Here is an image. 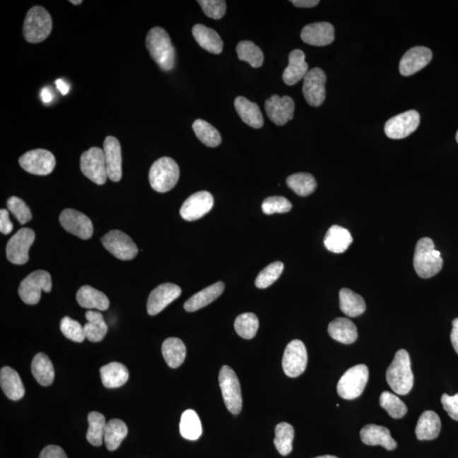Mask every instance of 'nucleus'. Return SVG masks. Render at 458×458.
<instances>
[{
    "instance_id": "nucleus-1",
    "label": "nucleus",
    "mask_w": 458,
    "mask_h": 458,
    "mask_svg": "<svg viewBox=\"0 0 458 458\" xmlns=\"http://www.w3.org/2000/svg\"><path fill=\"white\" fill-rule=\"evenodd\" d=\"M146 48L161 70L169 71L175 66V49L171 38L163 28H152L146 36Z\"/></svg>"
},
{
    "instance_id": "nucleus-2",
    "label": "nucleus",
    "mask_w": 458,
    "mask_h": 458,
    "mask_svg": "<svg viewBox=\"0 0 458 458\" xmlns=\"http://www.w3.org/2000/svg\"><path fill=\"white\" fill-rule=\"evenodd\" d=\"M386 380L394 393L405 396L413 389L414 377L411 359L405 350L398 351L386 371Z\"/></svg>"
},
{
    "instance_id": "nucleus-3",
    "label": "nucleus",
    "mask_w": 458,
    "mask_h": 458,
    "mask_svg": "<svg viewBox=\"0 0 458 458\" xmlns=\"http://www.w3.org/2000/svg\"><path fill=\"white\" fill-rule=\"evenodd\" d=\"M413 266L416 273L422 278H430L439 274L443 266V259L435 249L430 237H423L416 245Z\"/></svg>"
},
{
    "instance_id": "nucleus-4",
    "label": "nucleus",
    "mask_w": 458,
    "mask_h": 458,
    "mask_svg": "<svg viewBox=\"0 0 458 458\" xmlns=\"http://www.w3.org/2000/svg\"><path fill=\"white\" fill-rule=\"evenodd\" d=\"M180 170L175 160L163 157L151 165L148 180L151 188L159 193L172 189L180 180Z\"/></svg>"
},
{
    "instance_id": "nucleus-5",
    "label": "nucleus",
    "mask_w": 458,
    "mask_h": 458,
    "mask_svg": "<svg viewBox=\"0 0 458 458\" xmlns=\"http://www.w3.org/2000/svg\"><path fill=\"white\" fill-rule=\"evenodd\" d=\"M52 28V18L49 12L41 6H34L25 16L23 35L28 42L37 44L49 36Z\"/></svg>"
},
{
    "instance_id": "nucleus-6",
    "label": "nucleus",
    "mask_w": 458,
    "mask_h": 458,
    "mask_svg": "<svg viewBox=\"0 0 458 458\" xmlns=\"http://www.w3.org/2000/svg\"><path fill=\"white\" fill-rule=\"evenodd\" d=\"M368 376L369 372L366 365H356L348 369L339 380L337 385L339 396L346 400H353L359 397L366 387Z\"/></svg>"
},
{
    "instance_id": "nucleus-7",
    "label": "nucleus",
    "mask_w": 458,
    "mask_h": 458,
    "mask_svg": "<svg viewBox=\"0 0 458 458\" xmlns=\"http://www.w3.org/2000/svg\"><path fill=\"white\" fill-rule=\"evenodd\" d=\"M52 290V280L48 271L37 270L29 274L20 283L18 294L23 303L36 305L41 299V292L49 293Z\"/></svg>"
},
{
    "instance_id": "nucleus-8",
    "label": "nucleus",
    "mask_w": 458,
    "mask_h": 458,
    "mask_svg": "<svg viewBox=\"0 0 458 458\" xmlns=\"http://www.w3.org/2000/svg\"><path fill=\"white\" fill-rule=\"evenodd\" d=\"M219 384L227 409L233 414H239L243 400L239 379L231 368L223 366L221 368Z\"/></svg>"
},
{
    "instance_id": "nucleus-9",
    "label": "nucleus",
    "mask_w": 458,
    "mask_h": 458,
    "mask_svg": "<svg viewBox=\"0 0 458 458\" xmlns=\"http://www.w3.org/2000/svg\"><path fill=\"white\" fill-rule=\"evenodd\" d=\"M80 168L83 175L98 185H103L107 180L104 151L100 148L92 147L83 152Z\"/></svg>"
},
{
    "instance_id": "nucleus-10",
    "label": "nucleus",
    "mask_w": 458,
    "mask_h": 458,
    "mask_svg": "<svg viewBox=\"0 0 458 458\" xmlns=\"http://www.w3.org/2000/svg\"><path fill=\"white\" fill-rule=\"evenodd\" d=\"M35 240V233L29 228H20L6 246V257L13 264L23 265L29 261V249Z\"/></svg>"
},
{
    "instance_id": "nucleus-11",
    "label": "nucleus",
    "mask_w": 458,
    "mask_h": 458,
    "mask_svg": "<svg viewBox=\"0 0 458 458\" xmlns=\"http://www.w3.org/2000/svg\"><path fill=\"white\" fill-rule=\"evenodd\" d=\"M101 241L105 248L119 260H133L138 254V246L129 235L120 230L106 233Z\"/></svg>"
},
{
    "instance_id": "nucleus-12",
    "label": "nucleus",
    "mask_w": 458,
    "mask_h": 458,
    "mask_svg": "<svg viewBox=\"0 0 458 458\" xmlns=\"http://www.w3.org/2000/svg\"><path fill=\"white\" fill-rule=\"evenodd\" d=\"M21 168L33 175L46 176L54 171L57 160L49 151L37 148L25 153L19 159Z\"/></svg>"
},
{
    "instance_id": "nucleus-13",
    "label": "nucleus",
    "mask_w": 458,
    "mask_h": 458,
    "mask_svg": "<svg viewBox=\"0 0 458 458\" xmlns=\"http://www.w3.org/2000/svg\"><path fill=\"white\" fill-rule=\"evenodd\" d=\"M307 365V351L304 343L295 339L284 351L282 366L286 375L290 377H296L303 375Z\"/></svg>"
},
{
    "instance_id": "nucleus-14",
    "label": "nucleus",
    "mask_w": 458,
    "mask_h": 458,
    "mask_svg": "<svg viewBox=\"0 0 458 458\" xmlns=\"http://www.w3.org/2000/svg\"><path fill=\"white\" fill-rule=\"evenodd\" d=\"M327 76L321 68L310 70L304 78L303 92L305 100L313 107H319L326 98Z\"/></svg>"
},
{
    "instance_id": "nucleus-15",
    "label": "nucleus",
    "mask_w": 458,
    "mask_h": 458,
    "mask_svg": "<svg viewBox=\"0 0 458 458\" xmlns=\"http://www.w3.org/2000/svg\"><path fill=\"white\" fill-rule=\"evenodd\" d=\"M420 123V114L416 110L397 114L385 123L384 133L392 139H402L417 130Z\"/></svg>"
},
{
    "instance_id": "nucleus-16",
    "label": "nucleus",
    "mask_w": 458,
    "mask_h": 458,
    "mask_svg": "<svg viewBox=\"0 0 458 458\" xmlns=\"http://www.w3.org/2000/svg\"><path fill=\"white\" fill-rule=\"evenodd\" d=\"M214 205L213 196L207 191H199L186 199L180 208L182 218L189 222L203 218Z\"/></svg>"
},
{
    "instance_id": "nucleus-17",
    "label": "nucleus",
    "mask_w": 458,
    "mask_h": 458,
    "mask_svg": "<svg viewBox=\"0 0 458 458\" xmlns=\"http://www.w3.org/2000/svg\"><path fill=\"white\" fill-rule=\"evenodd\" d=\"M59 223L68 233L82 240H88L93 235V226L86 215L74 209H66L59 216Z\"/></svg>"
},
{
    "instance_id": "nucleus-18",
    "label": "nucleus",
    "mask_w": 458,
    "mask_h": 458,
    "mask_svg": "<svg viewBox=\"0 0 458 458\" xmlns=\"http://www.w3.org/2000/svg\"><path fill=\"white\" fill-rule=\"evenodd\" d=\"M182 294V290L177 284L165 283L160 284L153 290L147 301V312L148 315L155 316L178 298Z\"/></svg>"
},
{
    "instance_id": "nucleus-19",
    "label": "nucleus",
    "mask_w": 458,
    "mask_h": 458,
    "mask_svg": "<svg viewBox=\"0 0 458 458\" xmlns=\"http://www.w3.org/2000/svg\"><path fill=\"white\" fill-rule=\"evenodd\" d=\"M265 110L271 122L283 126L294 117L295 102L290 96L274 95L266 100Z\"/></svg>"
},
{
    "instance_id": "nucleus-20",
    "label": "nucleus",
    "mask_w": 458,
    "mask_h": 458,
    "mask_svg": "<svg viewBox=\"0 0 458 458\" xmlns=\"http://www.w3.org/2000/svg\"><path fill=\"white\" fill-rule=\"evenodd\" d=\"M433 57L430 49L424 46H416L407 50L403 55L399 70L402 76H409L423 69L431 61Z\"/></svg>"
},
{
    "instance_id": "nucleus-21",
    "label": "nucleus",
    "mask_w": 458,
    "mask_h": 458,
    "mask_svg": "<svg viewBox=\"0 0 458 458\" xmlns=\"http://www.w3.org/2000/svg\"><path fill=\"white\" fill-rule=\"evenodd\" d=\"M104 154L106 171L110 180L119 182L122 180V148L117 138L106 137L104 142Z\"/></svg>"
},
{
    "instance_id": "nucleus-22",
    "label": "nucleus",
    "mask_w": 458,
    "mask_h": 458,
    "mask_svg": "<svg viewBox=\"0 0 458 458\" xmlns=\"http://www.w3.org/2000/svg\"><path fill=\"white\" fill-rule=\"evenodd\" d=\"M305 44L312 46H326L334 40V28L329 23H316L305 25L300 33Z\"/></svg>"
},
{
    "instance_id": "nucleus-23",
    "label": "nucleus",
    "mask_w": 458,
    "mask_h": 458,
    "mask_svg": "<svg viewBox=\"0 0 458 458\" xmlns=\"http://www.w3.org/2000/svg\"><path fill=\"white\" fill-rule=\"evenodd\" d=\"M360 439L364 444L368 445H381L388 451H392L397 447L387 428L368 424L360 432Z\"/></svg>"
},
{
    "instance_id": "nucleus-24",
    "label": "nucleus",
    "mask_w": 458,
    "mask_h": 458,
    "mask_svg": "<svg viewBox=\"0 0 458 458\" xmlns=\"http://www.w3.org/2000/svg\"><path fill=\"white\" fill-rule=\"evenodd\" d=\"M308 71V64L305 62L303 51L294 49L288 55V65L283 74V82L288 86H293L304 79Z\"/></svg>"
},
{
    "instance_id": "nucleus-25",
    "label": "nucleus",
    "mask_w": 458,
    "mask_h": 458,
    "mask_svg": "<svg viewBox=\"0 0 458 458\" xmlns=\"http://www.w3.org/2000/svg\"><path fill=\"white\" fill-rule=\"evenodd\" d=\"M0 385L3 392L12 401H19L25 396V387L15 369L4 367L0 372Z\"/></svg>"
},
{
    "instance_id": "nucleus-26",
    "label": "nucleus",
    "mask_w": 458,
    "mask_h": 458,
    "mask_svg": "<svg viewBox=\"0 0 458 458\" xmlns=\"http://www.w3.org/2000/svg\"><path fill=\"white\" fill-rule=\"evenodd\" d=\"M192 33L195 41L202 49L214 54L223 52V42L215 30L202 24H196L194 25Z\"/></svg>"
},
{
    "instance_id": "nucleus-27",
    "label": "nucleus",
    "mask_w": 458,
    "mask_h": 458,
    "mask_svg": "<svg viewBox=\"0 0 458 458\" xmlns=\"http://www.w3.org/2000/svg\"><path fill=\"white\" fill-rule=\"evenodd\" d=\"M224 283L218 282L211 284V286L204 288L201 291L196 293L184 303L185 311L194 312L198 310L206 307L218 298L224 290Z\"/></svg>"
},
{
    "instance_id": "nucleus-28",
    "label": "nucleus",
    "mask_w": 458,
    "mask_h": 458,
    "mask_svg": "<svg viewBox=\"0 0 458 458\" xmlns=\"http://www.w3.org/2000/svg\"><path fill=\"white\" fill-rule=\"evenodd\" d=\"M330 337L339 343L350 345L358 339V329L350 319L338 317L330 322L328 328Z\"/></svg>"
},
{
    "instance_id": "nucleus-29",
    "label": "nucleus",
    "mask_w": 458,
    "mask_h": 458,
    "mask_svg": "<svg viewBox=\"0 0 458 458\" xmlns=\"http://www.w3.org/2000/svg\"><path fill=\"white\" fill-rule=\"evenodd\" d=\"M102 383L106 388H119L124 385L129 377V372L124 365L117 362L105 365L100 370Z\"/></svg>"
},
{
    "instance_id": "nucleus-30",
    "label": "nucleus",
    "mask_w": 458,
    "mask_h": 458,
    "mask_svg": "<svg viewBox=\"0 0 458 458\" xmlns=\"http://www.w3.org/2000/svg\"><path fill=\"white\" fill-rule=\"evenodd\" d=\"M235 107L240 117L246 124L253 129H261L264 123L260 108L256 103L249 101L245 97H237Z\"/></svg>"
},
{
    "instance_id": "nucleus-31",
    "label": "nucleus",
    "mask_w": 458,
    "mask_h": 458,
    "mask_svg": "<svg viewBox=\"0 0 458 458\" xmlns=\"http://www.w3.org/2000/svg\"><path fill=\"white\" fill-rule=\"evenodd\" d=\"M440 430L441 422L438 414L433 411H426L420 416L415 433L418 440H430L438 437Z\"/></svg>"
},
{
    "instance_id": "nucleus-32",
    "label": "nucleus",
    "mask_w": 458,
    "mask_h": 458,
    "mask_svg": "<svg viewBox=\"0 0 458 458\" xmlns=\"http://www.w3.org/2000/svg\"><path fill=\"white\" fill-rule=\"evenodd\" d=\"M76 300L81 307L105 311L110 307V301L103 292L89 286L81 287L76 293Z\"/></svg>"
},
{
    "instance_id": "nucleus-33",
    "label": "nucleus",
    "mask_w": 458,
    "mask_h": 458,
    "mask_svg": "<svg viewBox=\"0 0 458 458\" xmlns=\"http://www.w3.org/2000/svg\"><path fill=\"white\" fill-rule=\"evenodd\" d=\"M353 242L351 233L346 228L337 226L330 227L324 237V243L327 249L336 254L346 252Z\"/></svg>"
},
{
    "instance_id": "nucleus-34",
    "label": "nucleus",
    "mask_w": 458,
    "mask_h": 458,
    "mask_svg": "<svg viewBox=\"0 0 458 458\" xmlns=\"http://www.w3.org/2000/svg\"><path fill=\"white\" fill-rule=\"evenodd\" d=\"M163 358L170 368H177L184 363L187 350L180 339L171 337L165 339L161 347Z\"/></svg>"
},
{
    "instance_id": "nucleus-35",
    "label": "nucleus",
    "mask_w": 458,
    "mask_h": 458,
    "mask_svg": "<svg viewBox=\"0 0 458 458\" xmlns=\"http://www.w3.org/2000/svg\"><path fill=\"white\" fill-rule=\"evenodd\" d=\"M32 372L38 384L49 386L54 380V369L49 356L45 353H37L32 362Z\"/></svg>"
},
{
    "instance_id": "nucleus-36",
    "label": "nucleus",
    "mask_w": 458,
    "mask_h": 458,
    "mask_svg": "<svg viewBox=\"0 0 458 458\" xmlns=\"http://www.w3.org/2000/svg\"><path fill=\"white\" fill-rule=\"evenodd\" d=\"M88 321L83 326L85 336L91 342H100L107 334L108 327L106 325L104 317L99 312L89 310L85 313Z\"/></svg>"
},
{
    "instance_id": "nucleus-37",
    "label": "nucleus",
    "mask_w": 458,
    "mask_h": 458,
    "mask_svg": "<svg viewBox=\"0 0 458 458\" xmlns=\"http://www.w3.org/2000/svg\"><path fill=\"white\" fill-rule=\"evenodd\" d=\"M339 307L346 316L356 317L366 311V303L362 296L344 288L339 291Z\"/></svg>"
},
{
    "instance_id": "nucleus-38",
    "label": "nucleus",
    "mask_w": 458,
    "mask_h": 458,
    "mask_svg": "<svg viewBox=\"0 0 458 458\" xmlns=\"http://www.w3.org/2000/svg\"><path fill=\"white\" fill-rule=\"evenodd\" d=\"M127 427L121 419L114 418L106 423L104 441L109 451H116L127 435Z\"/></svg>"
},
{
    "instance_id": "nucleus-39",
    "label": "nucleus",
    "mask_w": 458,
    "mask_h": 458,
    "mask_svg": "<svg viewBox=\"0 0 458 458\" xmlns=\"http://www.w3.org/2000/svg\"><path fill=\"white\" fill-rule=\"evenodd\" d=\"M180 434L184 439L196 440L202 435V425L196 411L186 410L181 416Z\"/></svg>"
},
{
    "instance_id": "nucleus-40",
    "label": "nucleus",
    "mask_w": 458,
    "mask_h": 458,
    "mask_svg": "<svg viewBox=\"0 0 458 458\" xmlns=\"http://www.w3.org/2000/svg\"><path fill=\"white\" fill-rule=\"evenodd\" d=\"M88 428L87 440L93 447H100L104 441L106 423L103 414L98 411H91L88 416Z\"/></svg>"
},
{
    "instance_id": "nucleus-41",
    "label": "nucleus",
    "mask_w": 458,
    "mask_h": 458,
    "mask_svg": "<svg viewBox=\"0 0 458 458\" xmlns=\"http://www.w3.org/2000/svg\"><path fill=\"white\" fill-rule=\"evenodd\" d=\"M192 127L195 135H196L199 141L205 144V146L215 148L222 143V137H221L219 131L213 126H211L210 123L202 120V119H197L193 123Z\"/></svg>"
},
{
    "instance_id": "nucleus-42",
    "label": "nucleus",
    "mask_w": 458,
    "mask_h": 458,
    "mask_svg": "<svg viewBox=\"0 0 458 458\" xmlns=\"http://www.w3.org/2000/svg\"><path fill=\"white\" fill-rule=\"evenodd\" d=\"M287 185L300 196H308L317 188L315 178L310 173H295L287 178Z\"/></svg>"
},
{
    "instance_id": "nucleus-43",
    "label": "nucleus",
    "mask_w": 458,
    "mask_h": 458,
    "mask_svg": "<svg viewBox=\"0 0 458 458\" xmlns=\"http://www.w3.org/2000/svg\"><path fill=\"white\" fill-rule=\"evenodd\" d=\"M295 430L291 424L280 423L275 428L274 445L278 452L283 456H287L293 449Z\"/></svg>"
},
{
    "instance_id": "nucleus-44",
    "label": "nucleus",
    "mask_w": 458,
    "mask_h": 458,
    "mask_svg": "<svg viewBox=\"0 0 458 458\" xmlns=\"http://www.w3.org/2000/svg\"><path fill=\"white\" fill-rule=\"evenodd\" d=\"M236 50L240 61L249 63L253 68L261 67L264 61L262 49L252 41L240 42Z\"/></svg>"
},
{
    "instance_id": "nucleus-45",
    "label": "nucleus",
    "mask_w": 458,
    "mask_h": 458,
    "mask_svg": "<svg viewBox=\"0 0 458 458\" xmlns=\"http://www.w3.org/2000/svg\"><path fill=\"white\" fill-rule=\"evenodd\" d=\"M259 320L256 314L246 312L237 316L235 322V329L240 337L252 339L257 333Z\"/></svg>"
},
{
    "instance_id": "nucleus-46",
    "label": "nucleus",
    "mask_w": 458,
    "mask_h": 458,
    "mask_svg": "<svg viewBox=\"0 0 458 458\" xmlns=\"http://www.w3.org/2000/svg\"><path fill=\"white\" fill-rule=\"evenodd\" d=\"M380 405L393 418H401L407 413V407L405 403L396 396V394L389 392H384L381 394Z\"/></svg>"
},
{
    "instance_id": "nucleus-47",
    "label": "nucleus",
    "mask_w": 458,
    "mask_h": 458,
    "mask_svg": "<svg viewBox=\"0 0 458 458\" xmlns=\"http://www.w3.org/2000/svg\"><path fill=\"white\" fill-rule=\"evenodd\" d=\"M283 267L281 262L271 263L259 274L254 284L258 288H266L271 286L275 281H277L280 275L282 274Z\"/></svg>"
},
{
    "instance_id": "nucleus-48",
    "label": "nucleus",
    "mask_w": 458,
    "mask_h": 458,
    "mask_svg": "<svg viewBox=\"0 0 458 458\" xmlns=\"http://www.w3.org/2000/svg\"><path fill=\"white\" fill-rule=\"evenodd\" d=\"M64 336L71 341L81 343L86 339L84 329L80 322L71 319L69 317H63L59 325Z\"/></svg>"
},
{
    "instance_id": "nucleus-49",
    "label": "nucleus",
    "mask_w": 458,
    "mask_h": 458,
    "mask_svg": "<svg viewBox=\"0 0 458 458\" xmlns=\"http://www.w3.org/2000/svg\"><path fill=\"white\" fill-rule=\"evenodd\" d=\"M7 207L8 211L14 215L21 225H24L32 220V212L23 199L18 197L12 196L8 199Z\"/></svg>"
},
{
    "instance_id": "nucleus-50",
    "label": "nucleus",
    "mask_w": 458,
    "mask_h": 458,
    "mask_svg": "<svg viewBox=\"0 0 458 458\" xmlns=\"http://www.w3.org/2000/svg\"><path fill=\"white\" fill-rule=\"evenodd\" d=\"M262 211L266 215L286 213L292 209L290 201L282 196H271L264 199L262 205Z\"/></svg>"
},
{
    "instance_id": "nucleus-51",
    "label": "nucleus",
    "mask_w": 458,
    "mask_h": 458,
    "mask_svg": "<svg viewBox=\"0 0 458 458\" xmlns=\"http://www.w3.org/2000/svg\"><path fill=\"white\" fill-rule=\"evenodd\" d=\"M204 13L210 18L219 20L226 13L227 4L224 0H199Z\"/></svg>"
},
{
    "instance_id": "nucleus-52",
    "label": "nucleus",
    "mask_w": 458,
    "mask_h": 458,
    "mask_svg": "<svg viewBox=\"0 0 458 458\" xmlns=\"http://www.w3.org/2000/svg\"><path fill=\"white\" fill-rule=\"evenodd\" d=\"M441 403L450 417L458 421V393L452 397L444 394L441 397Z\"/></svg>"
},
{
    "instance_id": "nucleus-53",
    "label": "nucleus",
    "mask_w": 458,
    "mask_h": 458,
    "mask_svg": "<svg viewBox=\"0 0 458 458\" xmlns=\"http://www.w3.org/2000/svg\"><path fill=\"white\" fill-rule=\"evenodd\" d=\"M40 458H67V456L61 447L51 445L42 449Z\"/></svg>"
},
{
    "instance_id": "nucleus-54",
    "label": "nucleus",
    "mask_w": 458,
    "mask_h": 458,
    "mask_svg": "<svg viewBox=\"0 0 458 458\" xmlns=\"http://www.w3.org/2000/svg\"><path fill=\"white\" fill-rule=\"evenodd\" d=\"M13 230V224L11 222L8 211L6 209L0 211V232L4 235H10Z\"/></svg>"
},
{
    "instance_id": "nucleus-55",
    "label": "nucleus",
    "mask_w": 458,
    "mask_h": 458,
    "mask_svg": "<svg viewBox=\"0 0 458 458\" xmlns=\"http://www.w3.org/2000/svg\"><path fill=\"white\" fill-rule=\"evenodd\" d=\"M451 341L454 350H455L458 354V317L455 318L452 322Z\"/></svg>"
},
{
    "instance_id": "nucleus-56",
    "label": "nucleus",
    "mask_w": 458,
    "mask_h": 458,
    "mask_svg": "<svg viewBox=\"0 0 458 458\" xmlns=\"http://www.w3.org/2000/svg\"><path fill=\"white\" fill-rule=\"evenodd\" d=\"M290 2L295 6L300 8H312L317 6L320 3L318 0H292Z\"/></svg>"
},
{
    "instance_id": "nucleus-57",
    "label": "nucleus",
    "mask_w": 458,
    "mask_h": 458,
    "mask_svg": "<svg viewBox=\"0 0 458 458\" xmlns=\"http://www.w3.org/2000/svg\"><path fill=\"white\" fill-rule=\"evenodd\" d=\"M41 100L45 104H49L53 100V93L49 88H44L42 89L40 93Z\"/></svg>"
},
{
    "instance_id": "nucleus-58",
    "label": "nucleus",
    "mask_w": 458,
    "mask_h": 458,
    "mask_svg": "<svg viewBox=\"0 0 458 458\" xmlns=\"http://www.w3.org/2000/svg\"><path fill=\"white\" fill-rule=\"evenodd\" d=\"M55 84H57V87L59 89V92L61 93L62 95H67L68 92H69L70 90L69 85H68L65 82V81L62 79H58L55 81Z\"/></svg>"
},
{
    "instance_id": "nucleus-59",
    "label": "nucleus",
    "mask_w": 458,
    "mask_h": 458,
    "mask_svg": "<svg viewBox=\"0 0 458 458\" xmlns=\"http://www.w3.org/2000/svg\"><path fill=\"white\" fill-rule=\"evenodd\" d=\"M314 458H338L337 457L335 456H331V455H325V456H320V457H317Z\"/></svg>"
},
{
    "instance_id": "nucleus-60",
    "label": "nucleus",
    "mask_w": 458,
    "mask_h": 458,
    "mask_svg": "<svg viewBox=\"0 0 458 458\" xmlns=\"http://www.w3.org/2000/svg\"><path fill=\"white\" fill-rule=\"evenodd\" d=\"M71 4H75V6H78V4H81L83 3L82 0H79V1H75V0H71L70 1Z\"/></svg>"
},
{
    "instance_id": "nucleus-61",
    "label": "nucleus",
    "mask_w": 458,
    "mask_h": 458,
    "mask_svg": "<svg viewBox=\"0 0 458 458\" xmlns=\"http://www.w3.org/2000/svg\"><path fill=\"white\" fill-rule=\"evenodd\" d=\"M456 140H457V142L458 143V131H457V135H456Z\"/></svg>"
}]
</instances>
